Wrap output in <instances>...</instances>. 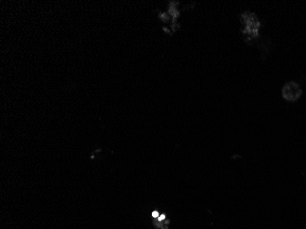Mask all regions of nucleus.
<instances>
[{"mask_svg":"<svg viewBox=\"0 0 306 229\" xmlns=\"http://www.w3.org/2000/svg\"><path fill=\"white\" fill-rule=\"evenodd\" d=\"M242 18H243V20L245 22V27H246L245 32L250 35L254 36V37L257 36L259 28H260V22H259L257 16L252 12L247 11L242 15Z\"/></svg>","mask_w":306,"mask_h":229,"instance_id":"nucleus-1","label":"nucleus"},{"mask_svg":"<svg viewBox=\"0 0 306 229\" xmlns=\"http://www.w3.org/2000/svg\"><path fill=\"white\" fill-rule=\"evenodd\" d=\"M283 94L288 99H293L299 96V89L295 85H287Z\"/></svg>","mask_w":306,"mask_h":229,"instance_id":"nucleus-2","label":"nucleus"},{"mask_svg":"<svg viewBox=\"0 0 306 229\" xmlns=\"http://www.w3.org/2000/svg\"><path fill=\"white\" fill-rule=\"evenodd\" d=\"M159 215H160V214H159V213H158V212H153V213H152V216H153V217H158V216H159Z\"/></svg>","mask_w":306,"mask_h":229,"instance_id":"nucleus-3","label":"nucleus"},{"mask_svg":"<svg viewBox=\"0 0 306 229\" xmlns=\"http://www.w3.org/2000/svg\"><path fill=\"white\" fill-rule=\"evenodd\" d=\"M165 219V215L164 214H161V216L159 217V221H162V220Z\"/></svg>","mask_w":306,"mask_h":229,"instance_id":"nucleus-4","label":"nucleus"}]
</instances>
